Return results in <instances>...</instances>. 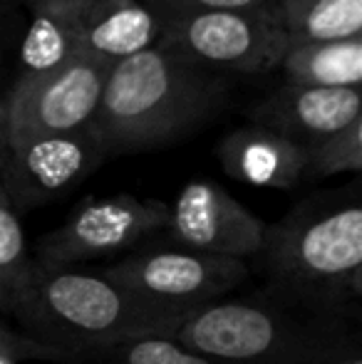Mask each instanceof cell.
<instances>
[{"label": "cell", "instance_id": "6da1fadb", "mask_svg": "<svg viewBox=\"0 0 362 364\" xmlns=\"http://www.w3.org/2000/svg\"><path fill=\"white\" fill-rule=\"evenodd\" d=\"M268 295L362 320V203L355 191L318 193L266 225L251 260Z\"/></svg>", "mask_w": 362, "mask_h": 364}, {"label": "cell", "instance_id": "7a4b0ae2", "mask_svg": "<svg viewBox=\"0 0 362 364\" xmlns=\"http://www.w3.org/2000/svg\"><path fill=\"white\" fill-rule=\"evenodd\" d=\"M223 105L226 87L211 70L156 43L112 65L92 124L119 156L186 139Z\"/></svg>", "mask_w": 362, "mask_h": 364}, {"label": "cell", "instance_id": "3957f363", "mask_svg": "<svg viewBox=\"0 0 362 364\" xmlns=\"http://www.w3.org/2000/svg\"><path fill=\"white\" fill-rule=\"evenodd\" d=\"M5 315L18 322L20 332L63 352L60 364L73 352L169 332L179 322V317L139 302L102 273L38 263L35 258Z\"/></svg>", "mask_w": 362, "mask_h": 364}, {"label": "cell", "instance_id": "277c9868", "mask_svg": "<svg viewBox=\"0 0 362 364\" xmlns=\"http://www.w3.org/2000/svg\"><path fill=\"white\" fill-rule=\"evenodd\" d=\"M353 322L362 320L303 310L258 288L181 317L166 335L223 364H308Z\"/></svg>", "mask_w": 362, "mask_h": 364}, {"label": "cell", "instance_id": "5b68a950", "mask_svg": "<svg viewBox=\"0 0 362 364\" xmlns=\"http://www.w3.org/2000/svg\"><path fill=\"white\" fill-rule=\"evenodd\" d=\"M251 273L248 260L203 253L169 238L166 243L134 245L132 253L102 270L139 302L179 320L233 295Z\"/></svg>", "mask_w": 362, "mask_h": 364}, {"label": "cell", "instance_id": "8992f818", "mask_svg": "<svg viewBox=\"0 0 362 364\" xmlns=\"http://www.w3.org/2000/svg\"><path fill=\"white\" fill-rule=\"evenodd\" d=\"M161 18L159 43L208 70L263 75L280 65L290 38L273 3L261 8H213Z\"/></svg>", "mask_w": 362, "mask_h": 364}, {"label": "cell", "instance_id": "52a82bcc", "mask_svg": "<svg viewBox=\"0 0 362 364\" xmlns=\"http://www.w3.org/2000/svg\"><path fill=\"white\" fill-rule=\"evenodd\" d=\"M110 159L95 124L10 141L0 186L18 213L68 196Z\"/></svg>", "mask_w": 362, "mask_h": 364}, {"label": "cell", "instance_id": "ba28073f", "mask_svg": "<svg viewBox=\"0 0 362 364\" xmlns=\"http://www.w3.org/2000/svg\"><path fill=\"white\" fill-rule=\"evenodd\" d=\"M169 203L159 198H139L134 193H115L90 198L63 225L45 233L35 245L33 258L48 265H78L132 250L144 238L164 230Z\"/></svg>", "mask_w": 362, "mask_h": 364}, {"label": "cell", "instance_id": "9c48e42d", "mask_svg": "<svg viewBox=\"0 0 362 364\" xmlns=\"http://www.w3.org/2000/svg\"><path fill=\"white\" fill-rule=\"evenodd\" d=\"M112 65L75 53L48 73L15 80L5 100L10 141L55 134L85 127L95 119Z\"/></svg>", "mask_w": 362, "mask_h": 364}, {"label": "cell", "instance_id": "30bf717a", "mask_svg": "<svg viewBox=\"0 0 362 364\" xmlns=\"http://www.w3.org/2000/svg\"><path fill=\"white\" fill-rule=\"evenodd\" d=\"M266 220L218 183L193 178L169 206L166 238L193 250L251 263L266 238Z\"/></svg>", "mask_w": 362, "mask_h": 364}, {"label": "cell", "instance_id": "8fae6325", "mask_svg": "<svg viewBox=\"0 0 362 364\" xmlns=\"http://www.w3.org/2000/svg\"><path fill=\"white\" fill-rule=\"evenodd\" d=\"M362 117V87H318L285 82L251 112L256 124L313 141Z\"/></svg>", "mask_w": 362, "mask_h": 364}, {"label": "cell", "instance_id": "7c38bea8", "mask_svg": "<svg viewBox=\"0 0 362 364\" xmlns=\"http://www.w3.org/2000/svg\"><path fill=\"white\" fill-rule=\"evenodd\" d=\"M221 168L248 186L290 191L308 178L305 141L263 124H248L228 132L216 144Z\"/></svg>", "mask_w": 362, "mask_h": 364}, {"label": "cell", "instance_id": "4fadbf2b", "mask_svg": "<svg viewBox=\"0 0 362 364\" xmlns=\"http://www.w3.org/2000/svg\"><path fill=\"white\" fill-rule=\"evenodd\" d=\"M161 18L142 0H92L80 33L78 53L107 65L159 43Z\"/></svg>", "mask_w": 362, "mask_h": 364}, {"label": "cell", "instance_id": "5bb4252c", "mask_svg": "<svg viewBox=\"0 0 362 364\" xmlns=\"http://www.w3.org/2000/svg\"><path fill=\"white\" fill-rule=\"evenodd\" d=\"M25 5L30 25L20 45L18 80L48 73L78 53L92 0H25Z\"/></svg>", "mask_w": 362, "mask_h": 364}, {"label": "cell", "instance_id": "9a60e30c", "mask_svg": "<svg viewBox=\"0 0 362 364\" xmlns=\"http://www.w3.org/2000/svg\"><path fill=\"white\" fill-rule=\"evenodd\" d=\"M278 70L285 82L362 87V35L335 40H290Z\"/></svg>", "mask_w": 362, "mask_h": 364}, {"label": "cell", "instance_id": "2e32d148", "mask_svg": "<svg viewBox=\"0 0 362 364\" xmlns=\"http://www.w3.org/2000/svg\"><path fill=\"white\" fill-rule=\"evenodd\" d=\"M290 40H335L362 35V0H273Z\"/></svg>", "mask_w": 362, "mask_h": 364}, {"label": "cell", "instance_id": "e0dca14e", "mask_svg": "<svg viewBox=\"0 0 362 364\" xmlns=\"http://www.w3.org/2000/svg\"><path fill=\"white\" fill-rule=\"evenodd\" d=\"M65 364H223L203 352L188 347L186 342L166 335V332H151V335L124 337V340L110 342V345L90 347L68 355Z\"/></svg>", "mask_w": 362, "mask_h": 364}, {"label": "cell", "instance_id": "ac0fdd59", "mask_svg": "<svg viewBox=\"0 0 362 364\" xmlns=\"http://www.w3.org/2000/svg\"><path fill=\"white\" fill-rule=\"evenodd\" d=\"M33 255L28 250L20 213L0 186V315L10 307L23 280L28 278Z\"/></svg>", "mask_w": 362, "mask_h": 364}, {"label": "cell", "instance_id": "d6986e66", "mask_svg": "<svg viewBox=\"0 0 362 364\" xmlns=\"http://www.w3.org/2000/svg\"><path fill=\"white\" fill-rule=\"evenodd\" d=\"M308 178L362 171V117L338 132L308 141Z\"/></svg>", "mask_w": 362, "mask_h": 364}, {"label": "cell", "instance_id": "ffe728a7", "mask_svg": "<svg viewBox=\"0 0 362 364\" xmlns=\"http://www.w3.org/2000/svg\"><path fill=\"white\" fill-rule=\"evenodd\" d=\"M28 360L60 364L63 352L33 340L25 332L13 330L10 325H5L3 315H0V364H20Z\"/></svg>", "mask_w": 362, "mask_h": 364}, {"label": "cell", "instance_id": "44dd1931", "mask_svg": "<svg viewBox=\"0 0 362 364\" xmlns=\"http://www.w3.org/2000/svg\"><path fill=\"white\" fill-rule=\"evenodd\" d=\"M308 364H362V322H353L330 337Z\"/></svg>", "mask_w": 362, "mask_h": 364}, {"label": "cell", "instance_id": "7402d4cb", "mask_svg": "<svg viewBox=\"0 0 362 364\" xmlns=\"http://www.w3.org/2000/svg\"><path fill=\"white\" fill-rule=\"evenodd\" d=\"M159 15L169 13H191V10H213V8H261L273 0H142Z\"/></svg>", "mask_w": 362, "mask_h": 364}, {"label": "cell", "instance_id": "603a6c76", "mask_svg": "<svg viewBox=\"0 0 362 364\" xmlns=\"http://www.w3.org/2000/svg\"><path fill=\"white\" fill-rule=\"evenodd\" d=\"M10 151V129H8V112H5V100H0V168L5 164V156Z\"/></svg>", "mask_w": 362, "mask_h": 364}, {"label": "cell", "instance_id": "cb8c5ba5", "mask_svg": "<svg viewBox=\"0 0 362 364\" xmlns=\"http://www.w3.org/2000/svg\"><path fill=\"white\" fill-rule=\"evenodd\" d=\"M0 100H3V97H0Z\"/></svg>", "mask_w": 362, "mask_h": 364}]
</instances>
